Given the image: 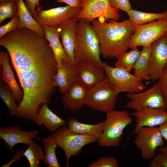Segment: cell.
I'll return each instance as SVG.
<instances>
[{"label":"cell","mask_w":167,"mask_h":167,"mask_svg":"<svg viewBox=\"0 0 167 167\" xmlns=\"http://www.w3.org/2000/svg\"><path fill=\"white\" fill-rule=\"evenodd\" d=\"M9 54L24 93L16 115L32 121L44 104L51 102L57 64L45 36L26 28H17L0 39Z\"/></svg>","instance_id":"obj_1"},{"label":"cell","mask_w":167,"mask_h":167,"mask_svg":"<svg viewBox=\"0 0 167 167\" xmlns=\"http://www.w3.org/2000/svg\"><path fill=\"white\" fill-rule=\"evenodd\" d=\"M91 23L99 39L101 55L104 58H116L129 48L135 26L128 19L119 22L96 19Z\"/></svg>","instance_id":"obj_2"},{"label":"cell","mask_w":167,"mask_h":167,"mask_svg":"<svg viewBox=\"0 0 167 167\" xmlns=\"http://www.w3.org/2000/svg\"><path fill=\"white\" fill-rule=\"evenodd\" d=\"M98 37L90 23L78 19L74 51L76 62H88L102 66Z\"/></svg>","instance_id":"obj_3"},{"label":"cell","mask_w":167,"mask_h":167,"mask_svg":"<svg viewBox=\"0 0 167 167\" xmlns=\"http://www.w3.org/2000/svg\"><path fill=\"white\" fill-rule=\"evenodd\" d=\"M103 131L97 142L101 147H118L122 140L125 128L132 122L126 110H113L106 113Z\"/></svg>","instance_id":"obj_4"},{"label":"cell","mask_w":167,"mask_h":167,"mask_svg":"<svg viewBox=\"0 0 167 167\" xmlns=\"http://www.w3.org/2000/svg\"><path fill=\"white\" fill-rule=\"evenodd\" d=\"M102 66L105 71V79L112 84L118 94L122 92L137 93L146 88L142 81L123 68L112 67L105 62H103Z\"/></svg>","instance_id":"obj_5"},{"label":"cell","mask_w":167,"mask_h":167,"mask_svg":"<svg viewBox=\"0 0 167 167\" xmlns=\"http://www.w3.org/2000/svg\"><path fill=\"white\" fill-rule=\"evenodd\" d=\"M118 95L113 86L105 79L87 90L85 105L106 113L114 109Z\"/></svg>","instance_id":"obj_6"},{"label":"cell","mask_w":167,"mask_h":167,"mask_svg":"<svg viewBox=\"0 0 167 167\" xmlns=\"http://www.w3.org/2000/svg\"><path fill=\"white\" fill-rule=\"evenodd\" d=\"M52 135L55 139L58 146L64 151L66 160V167H69L71 157L79 155L84 146L98 140L91 136L73 132L65 125L53 133Z\"/></svg>","instance_id":"obj_7"},{"label":"cell","mask_w":167,"mask_h":167,"mask_svg":"<svg viewBox=\"0 0 167 167\" xmlns=\"http://www.w3.org/2000/svg\"><path fill=\"white\" fill-rule=\"evenodd\" d=\"M120 11L112 7L110 0H83L81 8L76 17L91 23L97 19L103 21L118 20L121 16Z\"/></svg>","instance_id":"obj_8"},{"label":"cell","mask_w":167,"mask_h":167,"mask_svg":"<svg viewBox=\"0 0 167 167\" xmlns=\"http://www.w3.org/2000/svg\"><path fill=\"white\" fill-rule=\"evenodd\" d=\"M167 34V19H159L135 26L129 48L147 47L161 37Z\"/></svg>","instance_id":"obj_9"},{"label":"cell","mask_w":167,"mask_h":167,"mask_svg":"<svg viewBox=\"0 0 167 167\" xmlns=\"http://www.w3.org/2000/svg\"><path fill=\"white\" fill-rule=\"evenodd\" d=\"M130 101L125 107L135 110L147 107L167 109V101L158 82L144 91L137 93H127Z\"/></svg>","instance_id":"obj_10"},{"label":"cell","mask_w":167,"mask_h":167,"mask_svg":"<svg viewBox=\"0 0 167 167\" xmlns=\"http://www.w3.org/2000/svg\"><path fill=\"white\" fill-rule=\"evenodd\" d=\"M136 134L134 143L140 150L143 160H149L152 158L156 155L157 148L164 145L159 127H143Z\"/></svg>","instance_id":"obj_11"},{"label":"cell","mask_w":167,"mask_h":167,"mask_svg":"<svg viewBox=\"0 0 167 167\" xmlns=\"http://www.w3.org/2000/svg\"><path fill=\"white\" fill-rule=\"evenodd\" d=\"M81 8V6L74 7L67 5L65 6L44 10L41 6L39 5L36 8L35 15L33 17L37 22L43 26L57 27L64 21L75 18Z\"/></svg>","instance_id":"obj_12"},{"label":"cell","mask_w":167,"mask_h":167,"mask_svg":"<svg viewBox=\"0 0 167 167\" xmlns=\"http://www.w3.org/2000/svg\"><path fill=\"white\" fill-rule=\"evenodd\" d=\"M150 61V80H158L164 68L167 65V35L161 37L151 44Z\"/></svg>","instance_id":"obj_13"},{"label":"cell","mask_w":167,"mask_h":167,"mask_svg":"<svg viewBox=\"0 0 167 167\" xmlns=\"http://www.w3.org/2000/svg\"><path fill=\"white\" fill-rule=\"evenodd\" d=\"M131 114L135 118V128L129 138L143 127L159 126L167 120L166 109L147 107L141 109Z\"/></svg>","instance_id":"obj_14"},{"label":"cell","mask_w":167,"mask_h":167,"mask_svg":"<svg viewBox=\"0 0 167 167\" xmlns=\"http://www.w3.org/2000/svg\"><path fill=\"white\" fill-rule=\"evenodd\" d=\"M39 133L38 130L32 131L22 130L18 125L0 127V137L11 153H13L14 148L17 144L23 143L29 146L33 139L38 138L37 135Z\"/></svg>","instance_id":"obj_15"},{"label":"cell","mask_w":167,"mask_h":167,"mask_svg":"<svg viewBox=\"0 0 167 167\" xmlns=\"http://www.w3.org/2000/svg\"><path fill=\"white\" fill-rule=\"evenodd\" d=\"M77 81L88 89L105 79L104 69L102 66L92 63L77 61Z\"/></svg>","instance_id":"obj_16"},{"label":"cell","mask_w":167,"mask_h":167,"mask_svg":"<svg viewBox=\"0 0 167 167\" xmlns=\"http://www.w3.org/2000/svg\"><path fill=\"white\" fill-rule=\"evenodd\" d=\"M78 20L76 18H71L62 22L57 26L62 47L70 61L73 63L76 62L74 51Z\"/></svg>","instance_id":"obj_17"},{"label":"cell","mask_w":167,"mask_h":167,"mask_svg":"<svg viewBox=\"0 0 167 167\" xmlns=\"http://www.w3.org/2000/svg\"><path fill=\"white\" fill-rule=\"evenodd\" d=\"M87 89L77 81L72 83L62 94L64 107L75 112L85 105Z\"/></svg>","instance_id":"obj_18"},{"label":"cell","mask_w":167,"mask_h":167,"mask_svg":"<svg viewBox=\"0 0 167 167\" xmlns=\"http://www.w3.org/2000/svg\"><path fill=\"white\" fill-rule=\"evenodd\" d=\"M7 52L0 51V64L2 67L0 80L4 81L12 91L17 102L22 101L24 93L15 79L14 73L9 63Z\"/></svg>","instance_id":"obj_19"},{"label":"cell","mask_w":167,"mask_h":167,"mask_svg":"<svg viewBox=\"0 0 167 167\" xmlns=\"http://www.w3.org/2000/svg\"><path fill=\"white\" fill-rule=\"evenodd\" d=\"M76 62H65L57 65V72L55 76L54 84L62 94L72 83L76 81Z\"/></svg>","instance_id":"obj_20"},{"label":"cell","mask_w":167,"mask_h":167,"mask_svg":"<svg viewBox=\"0 0 167 167\" xmlns=\"http://www.w3.org/2000/svg\"><path fill=\"white\" fill-rule=\"evenodd\" d=\"M32 121L38 125H44L49 131L53 133L67 123L64 119L53 112L47 104L42 105Z\"/></svg>","instance_id":"obj_21"},{"label":"cell","mask_w":167,"mask_h":167,"mask_svg":"<svg viewBox=\"0 0 167 167\" xmlns=\"http://www.w3.org/2000/svg\"><path fill=\"white\" fill-rule=\"evenodd\" d=\"M45 37L49 43L57 65L71 62L59 40L57 27L44 26Z\"/></svg>","instance_id":"obj_22"},{"label":"cell","mask_w":167,"mask_h":167,"mask_svg":"<svg viewBox=\"0 0 167 167\" xmlns=\"http://www.w3.org/2000/svg\"><path fill=\"white\" fill-rule=\"evenodd\" d=\"M16 2L18 9V16L19 19L18 28H28L45 37L43 27L35 21L26 6L23 0H18Z\"/></svg>","instance_id":"obj_23"},{"label":"cell","mask_w":167,"mask_h":167,"mask_svg":"<svg viewBox=\"0 0 167 167\" xmlns=\"http://www.w3.org/2000/svg\"><path fill=\"white\" fill-rule=\"evenodd\" d=\"M104 121L93 124L80 122L74 118L71 117L67 121L68 128L71 131L78 134L91 136L98 140L101 137Z\"/></svg>","instance_id":"obj_24"},{"label":"cell","mask_w":167,"mask_h":167,"mask_svg":"<svg viewBox=\"0 0 167 167\" xmlns=\"http://www.w3.org/2000/svg\"><path fill=\"white\" fill-rule=\"evenodd\" d=\"M151 45L143 47L134 67V74L142 81L150 79L149 71Z\"/></svg>","instance_id":"obj_25"},{"label":"cell","mask_w":167,"mask_h":167,"mask_svg":"<svg viewBox=\"0 0 167 167\" xmlns=\"http://www.w3.org/2000/svg\"><path fill=\"white\" fill-rule=\"evenodd\" d=\"M129 21L135 26L152 22L157 19H167V10L161 13H147L132 9L126 12Z\"/></svg>","instance_id":"obj_26"},{"label":"cell","mask_w":167,"mask_h":167,"mask_svg":"<svg viewBox=\"0 0 167 167\" xmlns=\"http://www.w3.org/2000/svg\"><path fill=\"white\" fill-rule=\"evenodd\" d=\"M44 153L41 160L48 167H60L56 155L58 146L55 139L52 135L46 137L43 140Z\"/></svg>","instance_id":"obj_27"},{"label":"cell","mask_w":167,"mask_h":167,"mask_svg":"<svg viewBox=\"0 0 167 167\" xmlns=\"http://www.w3.org/2000/svg\"><path fill=\"white\" fill-rule=\"evenodd\" d=\"M0 97L7 107L10 116L16 115L19 108V105L14 94L7 84L4 81H0Z\"/></svg>","instance_id":"obj_28"},{"label":"cell","mask_w":167,"mask_h":167,"mask_svg":"<svg viewBox=\"0 0 167 167\" xmlns=\"http://www.w3.org/2000/svg\"><path fill=\"white\" fill-rule=\"evenodd\" d=\"M140 52L137 47L131 49L129 51L123 52L116 58L117 60L114 66L122 67L131 72L134 68Z\"/></svg>","instance_id":"obj_29"},{"label":"cell","mask_w":167,"mask_h":167,"mask_svg":"<svg viewBox=\"0 0 167 167\" xmlns=\"http://www.w3.org/2000/svg\"><path fill=\"white\" fill-rule=\"evenodd\" d=\"M44 154L42 147L32 139L25 151L24 156L27 159L30 167H40V160H42Z\"/></svg>","instance_id":"obj_30"},{"label":"cell","mask_w":167,"mask_h":167,"mask_svg":"<svg viewBox=\"0 0 167 167\" xmlns=\"http://www.w3.org/2000/svg\"><path fill=\"white\" fill-rule=\"evenodd\" d=\"M18 9L16 1L11 0L0 3V24L6 19L18 16Z\"/></svg>","instance_id":"obj_31"},{"label":"cell","mask_w":167,"mask_h":167,"mask_svg":"<svg viewBox=\"0 0 167 167\" xmlns=\"http://www.w3.org/2000/svg\"><path fill=\"white\" fill-rule=\"evenodd\" d=\"M117 159L113 157L103 156L100 157L90 164L88 167H118Z\"/></svg>","instance_id":"obj_32"},{"label":"cell","mask_w":167,"mask_h":167,"mask_svg":"<svg viewBox=\"0 0 167 167\" xmlns=\"http://www.w3.org/2000/svg\"><path fill=\"white\" fill-rule=\"evenodd\" d=\"M19 19L18 16H15L11 19L10 22L0 27V39L7 33L11 32L18 27Z\"/></svg>","instance_id":"obj_33"},{"label":"cell","mask_w":167,"mask_h":167,"mask_svg":"<svg viewBox=\"0 0 167 167\" xmlns=\"http://www.w3.org/2000/svg\"><path fill=\"white\" fill-rule=\"evenodd\" d=\"M150 167H167V155L162 152L155 156L149 164Z\"/></svg>","instance_id":"obj_34"},{"label":"cell","mask_w":167,"mask_h":167,"mask_svg":"<svg viewBox=\"0 0 167 167\" xmlns=\"http://www.w3.org/2000/svg\"><path fill=\"white\" fill-rule=\"evenodd\" d=\"M112 7L125 12L132 9L129 0H110Z\"/></svg>","instance_id":"obj_35"},{"label":"cell","mask_w":167,"mask_h":167,"mask_svg":"<svg viewBox=\"0 0 167 167\" xmlns=\"http://www.w3.org/2000/svg\"><path fill=\"white\" fill-rule=\"evenodd\" d=\"M158 82L167 101V65L164 68Z\"/></svg>","instance_id":"obj_36"},{"label":"cell","mask_w":167,"mask_h":167,"mask_svg":"<svg viewBox=\"0 0 167 167\" xmlns=\"http://www.w3.org/2000/svg\"><path fill=\"white\" fill-rule=\"evenodd\" d=\"M40 0H25V5L29 12L33 17L36 14V8L39 6Z\"/></svg>","instance_id":"obj_37"},{"label":"cell","mask_w":167,"mask_h":167,"mask_svg":"<svg viewBox=\"0 0 167 167\" xmlns=\"http://www.w3.org/2000/svg\"><path fill=\"white\" fill-rule=\"evenodd\" d=\"M25 150L22 149L20 150L16 151L13 156L12 159L9 162L2 165V167H10L16 161H19L21 158L24 156V154Z\"/></svg>","instance_id":"obj_38"},{"label":"cell","mask_w":167,"mask_h":167,"mask_svg":"<svg viewBox=\"0 0 167 167\" xmlns=\"http://www.w3.org/2000/svg\"><path fill=\"white\" fill-rule=\"evenodd\" d=\"M59 3H65L71 7H79L81 6L83 0H56Z\"/></svg>","instance_id":"obj_39"},{"label":"cell","mask_w":167,"mask_h":167,"mask_svg":"<svg viewBox=\"0 0 167 167\" xmlns=\"http://www.w3.org/2000/svg\"><path fill=\"white\" fill-rule=\"evenodd\" d=\"M161 134L167 143V120L159 126Z\"/></svg>","instance_id":"obj_40"},{"label":"cell","mask_w":167,"mask_h":167,"mask_svg":"<svg viewBox=\"0 0 167 167\" xmlns=\"http://www.w3.org/2000/svg\"><path fill=\"white\" fill-rule=\"evenodd\" d=\"M156 151L164 153L167 155V145L163 147L158 148Z\"/></svg>","instance_id":"obj_41"},{"label":"cell","mask_w":167,"mask_h":167,"mask_svg":"<svg viewBox=\"0 0 167 167\" xmlns=\"http://www.w3.org/2000/svg\"><path fill=\"white\" fill-rule=\"evenodd\" d=\"M11 0H15L16 2L18 0H0V3L6 2Z\"/></svg>","instance_id":"obj_42"},{"label":"cell","mask_w":167,"mask_h":167,"mask_svg":"<svg viewBox=\"0 0 167 167\" xmlns=\"http://www.w3.org/2000/svg\"></svg>","instance_id":"obj_43"},{"label":"cell","mask_w":167,"mask_h":167,"mask_svg":"<svg viewBox=\"0 0 167 167\" xmlns=\"http://www.w3.org/2000/svg\"></svg>","instance_id":"obj_44"}]
</instances>
